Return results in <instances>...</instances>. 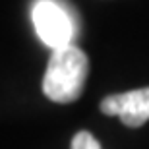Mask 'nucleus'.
I'll return each mask as SVG.
<instances>
[{
    "label": "nucleus",
    "mask_w": 149,
    "mask_h": 149,
    "mask_svg": "<svg viewBox=\"0 0 149 149\" xmlns=\"http://www.w3.org/2000/svg\"><path fill=\"white\" fill-rule=\"evenodd\" d=\"M70 149H103V147H101V143L97 141V138L91 132L81 130L72 138V147Z\"/></svg>",
    "instance_id": "nucleus-4"
},
{
    "label": "nucleus",
    "mask_w": 149,
    "mask_h": 149,
    "mask_svg": "<svg viewBox=\"0 0 149 149\" xmlns=\"http://www.w3.org/2000/svg\"><path fill=\"white\" fill-rule=\"evenodd\" d=\"M89 74V60L76 45L56 49L43 76V93L52 103H74L79 99Z\"/></svg>",
    "instance_id": "nucleus-1"
},
{
    "label": "nucleus",
    "mask_w": 149,
    "mask_h": 149,
    "mask_svg": "<svg viewBox=\"0 0 149 149\" xmlns=\"http://www.w3.org/2000/svg\"><path fill=\"white\" fill-rule=\"evenodd\" d=\"M101 112L107 116H118L122 124L130 128L143 126L149 120V87L109 95L101 101Z\"/></svg>",
    "instance_id": "nucleus-3"
},
{
    "label": "nucleus",
    "mask_w": 149,
    "mask_h": 149,
    "mask_svg": "<svg viewBox=\"0 0 149 149\" xmlns=\"http://www.w3.org/2000/svg\"><path fill=\"white\" fill-rule=\"evenodd\" d=\"M31 19L39 39L52 50L72 45L74 35L77 33L74 14L60 0H37L31 10Z\"/></svg>",
    "instance_id": "nucleus-2"
}]
</instances>
